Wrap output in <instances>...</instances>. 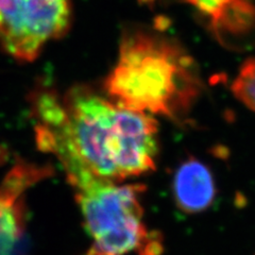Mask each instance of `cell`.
I'll use <instances>...</instances> for the list:
<instances>
[{"instance_id":"cell-1","label":"cell","mask_w":255,"mask_h":255,"mask_svg":"<svg viewBox=\"0 0 255 255\" xmlns=\"http://www.w3.org/2000/svg\"><path fill=\"white\" fill-rule=\"evenodd\" d=\"M35 141L58 158L64 171L87 170L123 182L155 168L158 129L154 118L117 105L84 85L64 95L33 93Z\"/></svg>"},{"instance_id":"cell-2","label":"cell","mask_w":255,"mask_h":255,"mask_svg":"<svg viewBox=\"0 0 255 255\" xmlns=\"http://www.w3.org/2000/svg\"><path fill=\"white\" fill-rule=\"evenodd\" d=\"M195 60L177 39L147 28L127 30L105 81L117 105L184 123L202 94Z\"/></svg>"},{"instance_id":"cell-3","label":"cell","mask_w":255,"mask_h":255,"mask_svg":"<svg viewBox=\"0 0 255 255\" xmlns=\"http://www.w3.org/2000/svg\"><path fill=\"white\" fill-rule=\"evenodd\" d=\"M75 190L84 229L91 238L86 255H161V234L143 221L145 185L100 179L87 170L66 173Z\"/></svg>"},{"instance_id":"cell-4","label":"cell","mask_w":255,"mask_h":255,"mask_svg":"<svg viewBox=\"0 0 255 255\" xmlns=\"http://www.w3.org/2000/svg\"><path fill=\"white\" fill-rule=\"evenodd\" d=\"M70 0H0V46L15 60L33 62L71 25Z\"/></svg>"},{"instance_id":"cell-5","label":"cell","mask_w":255,"mask_h":255,"mask_svg":"<svg viewBox=\"0 0 255 255\" xmlns=\"http://www.w3.org/2000/svg\"><path fill=\"white\" fill-rule=\"evenodd\" d=\"M53 170L49 165L16 163L0 183V255L26 254V196Z\"/></svg>"},{"instance_id":"cell-6","label":"cell","mask_w":255,"mask_h":255,"mask_svg":"<svg viewBox=\"0 0 255 255\" xmlns=\"http://www.w3.org/2000/svg\"><path fill=\"white\" fill-rule=\"evenodd\" d=\"M209 22L218 41L229 47L255 43L252 0H187Z\"/></svg>"},{"instance_id":"cell-7","label":"cell","mask_w":255,"mask_h":255,"mask_svg":"<svg viewBox=\"0 0 255 255\" xmlns=\"http://www.w3.org/2000/svg\"><path fill=\"white\" fill-rule=\"evenodd\" d=\"M171 191L181 212L198 214L210 209L214 203L216 184L209 167L195 157H189L175 170Z\"/></svg>"},{"instance_id":"cell-8","label":"cell","mask_w":255,"mask_h":255,"mask_svg":"<svg viewBox=\"0 0 255 255\" xmlns=\"http://www.w3.org/2000/svg\"><path fill=\"white\" fill-rule=\"evenodd\" d=\"M231 90L239 101L255 112V55L243 64Z\"/></svg>"}]
</instances>
